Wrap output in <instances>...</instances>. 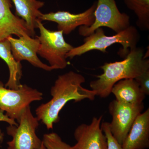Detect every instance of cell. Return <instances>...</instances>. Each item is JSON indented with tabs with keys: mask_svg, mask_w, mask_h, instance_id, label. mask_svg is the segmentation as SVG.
<instances>
[{
	"mask_svg": "<svg viewBox=\"0 0 149 149\" xmlns=\"http://www.w3.org/2000/svg\"><path fill=\"white\" fill-rule=\"evenodd\" d=\"M85 82L83 75L72 71L59 75L51 88L52 99L35 110L38 120L42 121L48 130L52 129L54 124L59 121L60 112L68 102L95 100V91L83 88L82 84Z\"/></svg>",
	"mask_w": 149,
	"mask_h": 149,
	"instance_id": "obj_1",
	"label": "cell"
},
{
	"mask_svg": "<svg viewBox=\"0 0 149 149\" xmlns=\"http://www.w3.org/2000/svg\"><path fill=\"white\" fill-rule=\"evenodd\" d=\"M144 50L136 47L130 50L124 59L120 61L105 63L100 68L102 74L97 75L96 80L90 83V87L95 91L96 96L109 97L113 85L125 79H135L149 70V60L144 58Z\"/></svg>",
	"mask_w": 149,
	"mask_h": 149,
	"instance_id": "obj_2",
	"label": "cell"
},
{
	"mask_svg": "<svg viewBox=\"0 0 149 149\" xmlns=\"http://www.w3.org/2000/svg\"><path fill=\"white\" fill-rule=\"evenodd\" d=\"M140 39L138 29L135 26L129 27L113 36H107L102 27L96 29L91 35L85 37L84 43L81 45L73 47L66 54V58L72 59L76 56H80L93 50L100 51L107 53V48L115 44H119L122 48L118 54L125 58L130 50L137 47Z\"/></svg>",
	"mask_w": 149,
	"mask_h": 149,
	"instance_id": "obj_3",
	"label": "cell"
},
{
	"mask_svg": "<svg viewBox=\"0 0 149 149\" xmlns=\"http://www.w3.org/2000/svg\"><path fill=\"white\" fill-rule=\"evenodd\" d=\"M37 28L40 32V36L36 37L40 42L37 54L45 59L53 70L65 68L68 65L66 54L74 47L65 42L62 31H51L40 20Z\"/></svg>",
	"mask_w": 149,
	"mask_h": 149,
	"instance_id": "obj_4",
	"label": "cell"
},
{
	"mask_svg": "<svg viewBox=\"0 0 149 149\" xmlns=\"http://www.w3.org/2000/svg\"><path fill=\"white\" fill-rule=\"evenodd\" d=\"M95 11V21L91 26H80L79 33L87 37L99 28L108 27L116 33L130 26V17L118 9L115 0H97Z\"/></svg>",
	"mask_w": 149,
	"mask_h": 149,
	"instance_id": "obj_5",
	"label": "cell"
},
{
	"mask_svg": "<svg viewBox=\"0 0 149 149\" xmlns=\"http://www.w3.org/2000/svg\"><path fill=\"white\" fill-rule=\"evenodd\" d=\"M42 93L26 85L17 90L6 88L0 81V110L11 119L19 122L22 112L32 102L41 101Z\"/></svg>",
	"mask_w": 149,
	"mask_h": 149,
	"instance_id": "obj_6",
	"label": "cell"
},
{
	"mask_svg": "<svg viewBox=\"0 0 149 149\" xmlns=\"http://www.w3.org/2000/svg\"><path fill=\"white\" fill-rule=\"evenodd\" d=\"M39 120L33 116L30 106L23 111L17 123L18 125L7 127L8 135L12 140L7 142V149H40L42 141L36 131L39 125Z\"/></svg>",
	"mask_w": 149,
	"mask_h": 149,
	"instance_id": "obj_7",
	"label": "cell"
},
{
	"mask_svg": "<svg viewBox=\"0 0 149 149\" xmlns=\"http://www.w3.org/2000/svg\"><path fill=\"white\" fill-rule=\"evenodd\" d=\"M143 102L138 104L123 103L114 100L109 106L112 120L110 129L113 136L122 146L133 122L143 110Z\"/></svg>",
	"mask_w": 149,
	"mask_h": 149,
	"instance_id": "obj_8",
	"label": "cell"
},
{
	"mask_svg": "<svg viewBox=\"0 0 149 149\" xmlns=\"http://www.w3.org/2000/svg\"><path fill=\"white\" fill-rule=\"evenodd\" d=\"M97 1L85 11L78 14L70 13L65 11L42 13L40 20L53 22L57 24L58 30L65 35H68L79 26H91L95 21V11Z\"/></svg>",
	"mask_w": 149,
	"mask_h": 149,
	"instance_id": "obj_9",
	"label": "cell"
},
{
	"mask_svg": "<svg viewBox=\"0 0 149 149\" xmlns=\"http://www.w3.org/2000/svg\"><path fill=\"white\" fill-rule=\"evenodd\" d=\"M102 117H93L90 124L77 126L74 133L76 143L72 149H107L106 137L101 126Z\"/></svg>",
	"mask_w": 149,
	"mask_h": 149,
	"instance_id": "obj_10",
	"label": "cell"
},
{
	"mask_svg": "<svg viewBox=\"0 0 149 149\" xmlns=\"http://www.w3.org/2000/svg\"><path fill=\"white\" fill-rule=\"evenodd\" d=\"M10 43L11 50L17 61L21 63L27 61L33 66L46 71L54 70L52 68L43 63L37 56V52L40 46L39 40L30 36H22L18 38L12 36L8 37Z\"/></svg>",
	"mask_w": 149,
	"mask_h": 149,
	"instance_id": "obj_11",
	"label": "cell"
},
{
	"mask_svg": "<svg viewBox=\"0 0 149 149\" xmlns=\"http://www.w3.org/2000/svg\"><path fill=\"white\" fill-rule=\"evenodd\" d=\"M11 0H0V41L15 35L32 37L25 22L11 11Z\"/></svg>",
	"mask_w": 149,
	"mask_h": 149,
	"instance_id": "obj_12",
	"label": "cell"
},
{
	"mask_svg": "<svg viewBox=\"0 0 149 149\" xmlns=\"http://www.w3.org/2000/svg\"><path fill=\"white\" fill-rule=\"evenodd\" d=\"M149 147V109L136 118L122 145V149H146Z\"/></svg>",
	"mask_w": 149,
	"mask_h": 149,
	"instance_id": "obj_13",
	"label": "cell"
},
{
	"mask_svg": "<svg viewBox=\"0 0 149 149\" xmlns=\"http://www.w3.org/2000/svg\"><path fill=\"white\" fill-rule=\"evenodd\" d=\"M15 6L17 16L21 17L27 25V29L33 37L37 22L42 13L40 10L45 2L38 0H11Z\"/></svg>",
	"mask_w": 149,
	"mask_h": 149,
	"instance_id": "obj_14",
	"label": "cell"
},
{
	"mask_svg": "<svg viewBox=\"0 0 149 149\" xmlns=\"http://www.w3.org/2000/svg\"><path fill=\"white\" fill-rule=\"evenodd\" d=\"M111 93L118 101L130 104L142 103L146 97L135 79L120 80L113 85Z\"/></svg>",
	"mask_w": 149,
	"mask_h": 149,
	"instance_id": "obj_15",
	"label": "cell"
},
{
	"mask_svg": "<svg viewBox=\"0 0 149 149\" xmlns=\"http://www.w3.org/2000/svg\"><path fill=\"white\" fill-rule=\"evenodd\" d=\"M0 58L5 62L9 70V77L5 87L17 90L22 84L20 80L22 75L21 63L17 61L11 50L10 43L7 38L0 41Z\"/></svg>",
	"mask_w": 149,
	"mask_h": 149,
	"instance_id": "obj_16",
	"label": "cell"
},
{
	"mask_svg": "<svg viewBox=\"0 0 149 149\" xmlns=\"http://www.w3.org/2000/svg\"><path fill=\"white\" fill-rule=\"evenodd\" d=\"M137 17L136 24L143 31L149 30V0H123Z\"/></svg>",
	"mask_w": 149,
	"mask_h": 149,
	"instance_id": "obj_17",
	"label": "cell"
},
{
	"mask_svg": "<svg viewBox=\"0 0 149 149\" xmlns=\"http://www.w3.org/2000/svg\"><path fill=\"white\" fill-rule=\"evenodd\" d=\"M42 141L46 149H72V146L63 141L56 133L45 134Z\"/></svg>",
	"mask_w": 149,
	"mask_h": 149,
	"instance_id": "obj_18",
	"label": "cell"
},
{
	"mask_svg": "<svg viewBox=\"0 0 149 149\" xmlns=\"http://www.w3.org/2000/svg\"><path fill=\"white\" fill-rule=\"evenodd\" d=\"M101 126L103 132L106 137L107 149H122V146L116 140L111 132L109 123L102 122Z\"/></svg>",
	"mask_w": 149,
	"mask_h": 149,
	"instance_id": "obj_19",
	"label": "cell"
},
{
	"mask_svg": "<svg viewBox=\"0 0 149 149\" xmlns=\"http://www.w3.org/2000/svg\"><path fill=\"white\" fill-rule=\"evenodd\" d=\"M145 95H149V70L135 78Z\"/></svg>",
	"mask_w": 149,
	"mask_h": 149,
	"instance_id": "obj_20",
	"label": "cell"
},
{
	"mask_svg": "<svg viewBox=\"0 0 149 149\" xmlns=\"http://www.w3.org/2000/svg\"><path fill=\"white\" fill-rule=\"evenodd\" d=\"M0 121H4L8 123L10 125H18V123L15 121V120L11 119L9 118L6 114L4 113V111L0 110ZM0 134H1V130H0Z\"/></svg>",
	"mask_w": 149,
	"mask_h": 149,
	"instance_id": "obj_21",
	"label": "cell"
},
{
	"mask_svg": "<svg viewBox=\"0 0 149 149\" xmlns=\"http://www.w3.org/2000/svg\"><path fill=\"white\" fill-rule=\"evenodd\" d=\"M40 149H46L45 148V147L44 146V145H43V144H42V147H41V148Z\"/></svg>",
	"mask_w": 149,
	"mask_h": 149,
	"instance_id": "obj_22",
	"label": "cell"
}]
</instances>
